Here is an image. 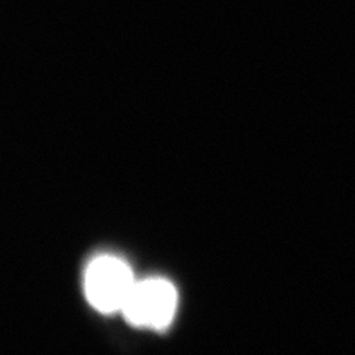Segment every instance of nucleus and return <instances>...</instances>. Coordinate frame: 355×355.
Wrapping results in <instances>:
<instances>
[{"instance_id": "f257e3e1", "label": "nucleus", "mask_w": 355, "mask_h": 355, "mask_svg": "<svg viewBox=\"0 0 355 355\" xmlns=\"http://www.w3.org/2000/svg\"><path fill=\"white\" fill-rule=\"evenodd\" d=\"M137 280L126 261L114 254H101L87 265L85 272V295L103 314L121 313Z\"/></svg>"}, {"instance_id": "f03ea898", "label": "nucleus", "mask_w": 355, "mask_h": 355, "mask_svg": "<svg viewBox=\"0 0 355 355\" xmlns=\"http://www.w3.org/2000/svg\"><path fill=\"white\" fill-rule=\"evenodd\" d=\"M178 308V292L166 279H146L133 286L121 309L132 326L164 330L171 326Z\"/></svg>"}]
</instances>
